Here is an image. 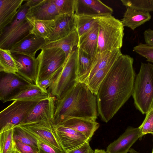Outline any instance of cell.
<instances>
[{"instance_id": "obj_1", "label": "cell", "mask_w": 153, "mask_h": 153, "mask_svg": "<svg viewBox=\"0 0 153 153\" xmlns=\"http://www.w3.org/2000/svg\"><path fill=\"white\" fill-rule=\"evenodd\" d=\"M134 59L121 55L101 83L96 95L98 115L107 123L132 95L135 73Z\"/></svg>"}, {"instance_id": "obj_2", "label": "cell", "mask_w": 153, "mask_h": 153, "mask_svg": "<svg viewBox=\"0 0 153 153\" xmlns=\"http://www.w3.org/2000/svg\"><path fill=\"white\" fill-rule=\"evenodd\" d=\"M98 115L96 95L86 84L79 82L63 97L56 100L53 125L74 118L96 120Z\"/></svg>"}, {"instance_id": "obj_3", "label": "cell", "mask_w": 153, "mask_h": 153, "mask_svg": "<svg viewBox=\"0 0 153 153\" xmlns=\"http://www.w3.org/2000/svg\"><path fill=\"white\" fill-rule=\"evenodd\" d=\"M136 108L143 114L153 108V65L141 64L135 77L132 95Z\"/></svg>"}, {"instance_id": "obj_4", "label": "cell", "mask_w": 153, "mask_h": 153, "mask_svg": "<svg viewBox=\"0 0 153 153\" xmlns=\"http://www.w3.org/2000/svg\"><path fill=\"white\" fill-rule=\"evenodd\" d=\"M98 26L97 53L120 49L123 45L124 26L111 15L96 17Z\"/></svg>"}, {"instance_id": "obj_5", "label": "cell", "mask_w": 153, "mask_h": 153, "mask_svg": "<svg viewBox=\"0 0 153 153\" xmlns=\"http://www.w3.org/2000/svg\"><path fill=\"white\" fill-rule=\"evenodd\" d=\"M77 47L68 56L58 77L47 89L51 97L60 99L79 82L77 74Z\"/></svg>"}, {"instance_id": "obj_6", "label": "cell", "mask_w": 153, "mask_h": 153, "mask_svg": "<svg viewBox=\"0 0 153 153\" xmlns=\"http://www.w3.org/2000/svg\"><path fill=\"white\" fill-rule=\"evenodd\" d=\"M122 54L120 49L97 53L85 83L96 95L101 83L114 62Z\"/></svg>"}, {"instance_id": "obj_7", "label": "cell", "mask_w": 153, "mask_h": 153, "mask_svg": "<svg viewBox=\"0 0 153 153\" xmlns=\"http://www.w3.org/2000/svg\"><path fill=\"white\" fill-rule=\"evenodd\" d=\"M66 60L65 53L59 48L42 49L35 58L37 71L36 85L62 68Z\"/></svg>"}, {"instance_id": "obj_8", "label": "cell", "mask_w": 153, "mask_h": 153, "mask_svg": "<svg viewBox=\"0 0 153 153\" xmlns=\"http://www.w3.org/2000/svg\"><path fill=\"white\" fill-rule=\"evenodd\" d=\"M40 101H13L0 113V133L13 128L21 124L33 107Z\"/></svg>"}, {"instance_id": "obj_9", "label": "cell", "mask_w": 153, "mask_h": 153, "mask_svg": "<svg viewBox=\"0 0 153 153\" xmlns=\"http://www.w3.org/2000/svg\"><path fill=\"white\" fill-rule=\"evenodd\" d=\"M0 82V99L3 103L33 85L17 74L5 73Z\"/></svg>"}, {"instance_id": "obj_10", "label": "cell", "mask_w": 153, "mask_h": 153, "mask_svg": "<svg viewBox=\"0 0 153 153\" xmlns=\"http://www.w3.org/2000/svg\"><path fill=\"white\" fill-rule=\"evenodd\" d=\"M17 126L22 127L38 140L64 150L55 134L53 124L37 122L20 124Z\"/></svg>"}, {"instance_id": "obj_11", "label": "cell", "mask_w": 153, "mask_h": 153, "mask_svg": "<svg viewBox=\"0 0 153 153\" xmlns=\"http://www.w3.org/2000/svg\"><path fill=\"white\" fill-rule=\"evenodd\" d=\"M55 101L56 98L52 97L40 101L21 124L37 122L53 124Z\"/></svg>"}, {"instance_id": "obj_12", "label": "cell", "mask_w": 153, "mask_h": 153, "mask_svg": "<svg viewBox=\"0 0 153 153\" xmlns=\"http://www.w3.org/2000/svg\"><path fill=\"white\" fill-rule=\"evenodd\" d=\"M54 131L63 150L66 153L89 141L81 133L62 125L54 126Z\"/></svg>"}, {"instance_id": "obj_13", "label": "cell", "mask_w": 153, "mask_h": 153, "mask_svg": "<svg viewBox=\"0 0 153 153\" xmlns=\"http://www.w3.org/2000/svg\"><path fill=\"white\" fill-rule=\"evenodd\" d=\"M113 9L99 0H75V14L96 17L111 15Z\"/></svg>"}, {"instance_id": "obj_14", "label": "cell", "mask_w": 153, "mask_h": 153, "mask_svg": "<svg viewBox=\"0 0 153 153\" xmlns=\"http://www.w3.org/2000/svg\"><path fill=\"white\" fill-rule=\"evenodd\" d=\"M143 137L138 127H129L117 140L106 148L107 153H128L132 145Z\"/></svg>"}, {"instance_id": "obj_15", "label": "cell", "mask_w": 153, "mask_h": 153, "mask_svg": "<svg viewBox=\"0 0 153 153\" xmlns=\"http://www.w3.org/2000/svg\"><path fill=\"white\" fill-rule=\"evenodd\" d=\"M48 42L43 38L29 33L8 50L12 53L26 55L35 58V56L37 51L41 50Z\"/></svg>"}, {"instance_id": "obj_16", "label": "cell", "mask_w": 153, "mask_h": 153, "mask_svg": "<svg viewBox=\"0 0 153 153\" xmlns=\"http://www.w3.org/2000/svg\"><path fill=\"white\" fill-rule=\"evenodd\" d=\"M55 20V27L48 42H53L62 39L76 29L75 14H59Z\"/></svg>"}, {"instance_id": "obj_17", "label": "cell", "mask_w": 153, "mask_h": 153, "mask_svg": "<svg viewBox=\"0 0 153 153\" xmlns=\"http://www.w3.org/2000/svg\"><path fill=\"white\" fill-rule=\"evenodd\" d=\"M59 15L53 0H43L37 5L29 8L27 18L34 20H54Z\"/></svg>"}, {"instance_id": "obj_18", "label": "cell", "mask_w": 153, "mask_h": 153, "mask_svg": "<svg viewBox=\"0 0 153 153\" xmlns=\"http://www.w3.org/2000/svg\"><path fill=\"white\" fill-rule=\"evenodd\" d=\"M12 54L18 65L17 74L30 82L36 85L37 71L35 58L16 53Z\"/></svg>"}, {"instance_id": "obj_19", "label": "cell", "mask_w": 153, "mask_h": 153, "mask_svg": "<svg viewBox=\"0 0 153 153\" xmlns=\"http://www.w3.org/2000/svg\"><path fill=\"white\" fill-rule=\"evenodd\" d=\"M61 125L81 133L89 141L100 127L99 123L97 122L96 120L82 118L70 119Z\"/></svg>"}, {"instance_id": "obj_20", "label": "cell", "mask_w": 153, "mask_h": 153, "mask_svg": "<svg viewBox=\"0 0 153 153\" xmlns=\"http://www.w3.org/2000/svg\"><path fill=\"white\" fill-rule=\"evenodd\" d=\"M24 0H0V33L13 20Z\"/></svg>"}, {"instance_id": "obj_21", "label": "cell", "mask_w": 153, "mask_h": 153, "mask_svg": "<svg viewBox=\"0 0 153 153\" xmlns=\"http://www.w3.org/2000/svg\"><path fill=\"white\" fill-rule=\"evenodd\" d=\"M98 26L97 23L79 38L77 47L89 54L94 61L97 54Z\"/></svg>"}, {"instance_id": "obj_22", "label": "cell", "mask_w": 153, "mask_h": 153, "mask_svg": "<svg viewBox=\"0 0 153 153\" xmlns=\"http://www.w3.org/2000/svg\"><path fill=\"white\" fill-rule=\"evenodd\" d=\"M126 7V10L121 21L124 27H129L134 30L149 21L151 18L149 12Z\"/></svg>"}, {"instance_id": "obj_23", "label": "cell", "mask_w": 153, "mask_h": 153, "mask_svg": "<svg viewBox=\"0 0 153 153\" xmlns=\"http://www.w3.org/2000/svg\"><path fill=\"white\" fill-rule=\"evenodd\" d=\"M32 27L26 20L21 25L0 40V48L8 50L29 34Z\"/></svg>"}, {"instance_id": "obj_24", "label": "cell", "mask_w": 153, "mask_h": 153, "mask_svg": "<svg viewBox=\"0 0 153 153\" xmlns=\"http://www.w3.org/2000/svg\"><path fill=\"white\" fill-rule=\"evenodd\" d=\"M79 40V36L75 29L62 39L53 42H48L42 49L51 48H59L64 52L67 59L74 48L77 47Z\"/></svg>"}, {"instance_id": "obj_25", "label": "cell", "mask_w": 153, "mask_h": 153, "mask_svg": "<svg viewBox=\"0 0 153 153\" xmlns=\"http://www.w3.org/2000/svg\"><path fill=\"white\" fill-rule=\"evenodd\" d=\"M32 28L29 33L33 34L48 41L55 27V20H40L26 17Z\"/></svg>"}, {"instance_id": "obj_26", "label": "cell", "mask_w": 153, "mask_h": 153, "mask_svg": "<svg viewBox=\"0 0 153 153\" xmlns=\"http://www.w3.org/2000/svg\"><path fill=\"white\" fill-rule=\"evenodd\" d=\"M77 63L79 82L85 83L93 65V60L89 54L77 47Z\"/></svg>"}, {"instance_id": "obj_27", "label": "cell", "mask_w": 153, "mask_h": 153, "mask_svg": "<svg viewBox=\"0 0 153 153\" xmlns=\"http://www.w3.org/2000/svg\"><path fill=\"white\" fill-rule=\"evenodd\" d=\"M50 96L36 84H33L23 90L13 97L10 100H40L48 99Z\"/></svg>"}, {"instance_id": "obj_28", "label": "cell", "mask_w": 153, "mask_h": 153, "mask_svg": "<svg viewBox=\"0 0 153 153\" xmlns=\"http://www.w3.org/2000/svg\"><path fill=\"white\" fill-rule=\"evenodd\" d=\"M0 71L5 73L17 74V62L8 50L0 48Z\"/></svg>"}, {"instance_id": "obj_29", "label": "cell", "mask_w": 153, "mask_h": 153, "mask_svg": "<svg viewBox=\"0 0 153 153\" xmlns=\"http://www.w3.org/2000/svg\"><path fill=\"white\" fill-rule=\"evenodd\" d=\"M29 8L26 2L21 5L12 22L0 33V40L4 38L26 20V15Z\"/></svg>"}, {"instance_id": "obj_30", "label": "cell", "mask_w": 153, "mask_h": 153, "mask_svg": "<svg viewBox=\"0 0 153 153\" xmlns=\"http://www.w3.org/2000/svg\"><path fill=\"white\" fill-rule=\"evenodd\" d=\"M13 128L0 133V153H16Z\"/></svg>"}, {"instance_id": "obj_31", "label": "cell", "mask_w": 153, "mask_h": 153, "mask_svg": "<svg viewBox=\"0 0 153 153\" xmlns=\"http://www.w3.org/2000/svg\"><path fill=\"white\" fill-rule=\"evenodd\" d=\"M14 140H19L33 147L38 152V140L21 127L17 126L13 128Z\"/></svg>"}, {"instance_id": "obj_32", "label": "cell", "mask_w": 153, "mask_h": 153, "mask_svg": "<svg viewBox=\"0 0 153 153\" xmlns=\"http://www.w3.org/2000/svg\"><path fill=\"white\" fill-rule=\"evenodd\" d=\"M76 30L79 38L91 29L97 23L96 17L76 16Z\"/></svg>"}, {"instance_id": "obj_33", "label": "cell", "mask_w": 153, "mask_h": 153, "mask_svg": "<svg viewBox=\"0 0 153 153\" xmlns=\"http://www.w3.org/2000/svg\"><path fill=\"white\" fill-rule=\"evenodd\" d=\"M123 5L139 10L153 11V0H121Z\"/></svg>"}, {"instance_id": "obj_34", "label": "cell", "mask_w": 153, "mask_h": 153, "mask_svg": "<svg viewBox=\"0 0 153 153\" xmlns=\"http://www.w3.org/2000/svg\"><path fill=\"white\" fill-rule=\"evenodd\" d=\"M59 14H75V0H53Z\"/></svg>"}, {"instance_id": "obj_35", "label": "cell", "mask_w": 153, "mask_h": 153, "mask_svg": "<svg viewBox=\"0 0 153 153\" xmlns=\"http://www.w3.org/2000/svg\"><path fill=\"white\" fill-rule=\"evenodd\" d=\"M133 50L146 58L147 61L153 62V46L140 43L134 47Z\"/></svg>"}, {"instance_id": "obj_36", "label": "cell", "mask_w": 153, "mask_h": 153, "mask_svg": "<svg viewBox=\"0 0 153 153\" xmlns=\"http://www.w3.org/2000/svg\"><path fill=\"white\" fill-rule=\"evenodd\" d=\"M138 128L143 136L148 134L153 135V108L146 114L144 120Z\"/></svg>"}, {"instance_id": "obj_37", "label": "cell", "mask_w": 153, "mask_h": 153, "mask_svg": "<svg viewBox=\"0 0 153 153\" xmlns=\"http://www.w3.org/2000/svg\"><path fill=\"white\" fill-rule=\"evenodd\" d=\"M38 153H67L39 140H38Z\"/></svg>"}, {"instance_id": "obj_38", "label": "cell", "mask_w": 153, "mask_h": 153, "mask_svg": "<svg viewBox=\"0 0 153 153\" xmlns=\"http://www.w3.org/2000/svg\"><path fill=\"white\" fill-rule=\"evenodd\" d=\"M63 68L56 71L46 78L40 81L37 85L45 91L47 92V89L58 77Z\"/></svg>"}, {"instance_id": "obj_39", "label": "cell", "mask_w": 153, "mask_h": 153, "mask_svg": "<svg viewBox=\"0 0 153 153\" xmlns=\"http://www.w3.org/2000/svg\"><path fill=\"white\" fill-rule=\"evenodd\" d=\"M16 153H38L33 147L19 140H14Z\"/></svg>"}, {"instance_id": "obj_40", "label": "cell", "mask_w": 153, "mask_h": 153, "mask_svg": "<svg viewBox=\"0 0 153 153\" xmlns=\"http://www.w3.org/2000/svg\"><path fill=\"white\" fill-rule=\"evenodd\" d=\"M89 142H87L77 148L67 153H94Z\"/></svg>"}, {"instance_id": "obj_41", "label": "cell", "mask_w": 153, "mask_h": 153, "mask_svg": "<svg viewBox=\"0 0 153 153\" xmlns=\"http://www.w3.org/2000/svg\"><path fill=\"white\" fill-rule=\"evenodd\" d=\"M146 44L153 46V30L148 29L143 33Z\"/></svg>"}, {"instance_id": "obj_42", "label": "cell", "mask_w": 153, "mask_h": 153, "mask_svg": "<svg viewBox=\"0 0 153 153\" xmlns=\"http://www.w3.org/2000/svg\"><path fill=\"white\" fill-rule=\"evenodd\" d=\"M43 0H25L24 1L27 6L29 7L35 6L43 1Z\"/></svg>"}, {"instance_id": "obj_43", "label": "cell", "mask_w": 153, "mask_h": 153, "mask_svg": "<svg viewBox=\"0 0 153 153\" xmlns=\"http://www.w3.org/2000/svg\"><path fill=\"white\" fill-rule=\"evenodd\" d=\"M94 153H107L105 150L103 149H96Z\"/></svg>"}, {"instance_id": "obj_44", "label": "cell", "mask_w": 153, "mask_h": 153, "mask_svg": "<svg viewBox=\"0 0 153 153\" xmlns=\"http://www.w3.org/2000/svg\"><path fill=\"white\" fill-rule=\"evenodd\" d=\"M129 153H140L139 152L131 148L130 149Z\"/></svg>"}, {"instance_id": "obj_45", "label": "cell", "mask_w": 153, "mask_h": 153, "mask_svg": "<svg viewBox=\"0 0 153 153\" xmlns=\"http://www.w3.org/2000/svg\"><path fill=\"white\" fill-rule=\"evenodd\" d=\"M152 153H153V149H152Z\"/></svg>"}, {"instance_id": "obj_46", "label": "cell", "mask_w": 153, "mask_h": 153, "mask_svg": "<svg viewBox=\"0 0 153 153\" xmlns=\"http://www.w3.org/2000/svg\"></svg>"}]
</instances>
